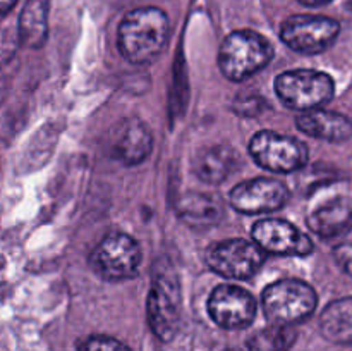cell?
<instances>
[{
  "label": "cell",
  "instance_id": "obj_1",
  "mask_svg": "<svg viewBox=\"0 0 352 351\" xmlns=\"http://www.w3.org/2000/svg\"><path fill=\"white\" fill-rule=\"evenodd\" d=\"M170 23L158 7H140L127 14L117 31V45L131 64H150L167 47Z\"/></svg>",
  "mask_w": 352,
  "mask_h": 351
},
{
  "label": "cell",
  "instance_id": "obj_2",
  "mask_svg": "<svg viewBox=\"0 0 352 351\" xmlns=\"http://www.w3.org/2000/svg\"><path fill=\"white\" fill-rule=\"evenodd\" d=\"M275 50L263 34L253 30L232 31L219 50V67L230 81H244L267 67Z\"/></svg>",
  "mask_w": 352,
  "mask_h": 351
},
{
  "label": "cell",
  "instance_id": "obj_3",
  "mask_svg": "<svg viewBox=\"0 0 352 351\" xmlns=\"http://www.w3.org/2000/svg\"><path fill=\"white\" fill-rule=\"evenodd\" d=\"M318 305V295L301 279H280L265 288L261 306L275 326H294L309 319Z\"/></svg>",
  "mask_w": 352,
  "mask_h": 351
},
{
  "label": "cell",
  "instance_id": "obj_4",
  "mask_svg": "<svg viewBox=\"0 0 352 351\" xmlns=\"http://www.w3.org/2000/svg\"><path fill=\"white\" fill-rule=\"evenodd\" d=\"M275 93L285 107L306 112L329 103L336 93V83L323 71L294 69L277 76Z\"/></svg>",
  "mask_w": 352,
  "mask_h": 351
},
{
  "label": "cell",
  "instance_id": "obj_5",
  "mask_svg": "<svg viewBox=\"0 0 352 351\" xmlns=\"http://www.w3.org/2000/svg\"><path fill=\"white\" fill-rule=\"evenodd\" d=\"M141 246L126 233H110L93 248L89 265L105 281H127L138 275L141 265Z\"/></svg>",
  "mask_w": 352,
  "mask_h": 351
},
{
  "label": "cell",
  "instance_id": "obj_6",
  "mask_svg": "<svg viewBox=\"0 0 352 351\" xmlns=\"http://www.w3.org/2000/svg\"><path fill=\"white\" fill-rule=\"evenodd\" d=\"M253 160L265 171L289 174L302 169L308 162V147L301 140L275 131H260L250 141Z\"/></svg>",
  "mask_w": 352,
  "mask_h": 351
},
{
  "label": "cell",
  "instance_id": "obj_7",
  "mask_svg": "<svg viewBox=\"0 0 352 351\" xmlns=\"http://www.w3.org/2000/svg\"><path fill=\"white\" fill-rule=\"evenodd\" d=\"M210 270L227 279L244 281L250 279L263 267L267 251L261 250L254 241L232 237L213 243L205 253Z\"/></svg>",
  "mask_w": 352,
  "mask_h": 351
},
{
  "label": "cell",
  "instance_id": "obj_8",
  "mask_svg": "<svg viewBox=\"0 0 352 351\" xmlns=\"http://www.w3.org/2000/svg\"><path fill=\"white\" fill-rule=\"evenodd\" d=\"M340 31L339 21L315 14H296L287 17L280 26V38L291 50L299 54H322Z\"/></svg>",
  "mask_w": 352,
  "mask_h": 351
},
{
  "label": "cell",
  "instance_id": "obj_9",
  "mask_svg": "<svg viewBox=\"0 0 352 351\" xmlns=\"http://www.w3.org/2000/svg\"><path fill=\"white\" fill-rule=\"evenodd\" d=\"M148 323L155 336L168 343L181 326V289L172 275L158 274L148 295Z\"/></svg>",
  "mask_w": 352,
  "mask_h": 351
},
{
  "label": "cell",
  "instance_id": "obj_10",
  "mask_svg": "<svg viewBox=\"0 0 352 351\" xmlns=\"http://www.w3.org/2000/svg\"><path fill=\"white\" fill-rule=\"evenodd\" d=\"M254 243L267 253L280 257H306L315 244L308 234L284 219H261L251 229Z\"/></svg>",
  "mask_w": 352,
  "mask_h": 351
},
{
  "label": "cell",
  "instance_id": "obj_11",
  "mask_svg": "<svg viewBox=\"0 0 352 351\" xmlns=\"http://www.w3.org/2000/svg\"><path fill=\"white\" fill-rule=\"evenodd\" d=\"M258 305L246 289L232 284H220L208 298V313L223 329H244L254 320Z\"/></svg>",
  "mask_w": 352,
  "mask_h": 351
},
{
  "label": "cell",
  "instance_id": "obj_12",
  "mask_svg": "<svg viewBox=\"0 0 352 351\" xmlns=\"http://www.w3.org/2000/svg\"><path fill=\"white\" fill-rule=\"evenodd\" d=\"M289 189L274 178H256L239 182L230 191V205L241 213L256 215L280 210L287 203Z\"/></svg>",
  "mask_w": 352,
  "mask_h": 351
},
{
  "label": "cell",
  "instance_id": "obj_13",
  "mask_svg": "<svg viewBox=\"0 0 352 351\" xmlns=\"http://www.w3.org/2000/svg\"><path fill=\"white\" fill-rule=\"evenodd\" d=\"M153 138L146 124L140 119H127L117 124L109 136V151L126 165L141 164L151 153Z\"/></svg>",
  "mask_w": 352,
  "mask_h": 351
},
{
  "label": "cell",
  "instance_id": "obj_14",
  "mask_svg": "<svg viewBox=\"0 0 352 351\" xmlns=\"http://www.w3.org/2000/svg\"><path fill=\"white\" fill-rule=\"evenodd\" d=\"M296 126L308 136L330 143H342L352 138V120L333 110H306L296 117Z\"/></svg>",
  "mask_w": 352,
  "mask_h": 351
},
{
  "label": "cell",
  "instance_id": "obj_15",
  "mask_svg": "<svg viewBox=\"0 0 352 351\" xmlns=\"http://www.w3.org/2000/svg\"><path fill=\"white\" fill-rule=\"evenodd\" d=\"M239 162L236 151L223 145H215L196 151L192 155L191 169L206 184H220L239 167Z\"/></svg>",
  "mask_w": 352,
  "mask_h": 351
},
{
  "label": "cell",
  "instance_id": "obj_16",
  "mask_svg": "<svg viewBox=\"0 0 352 351\" xmlns=\"http://www.w3.org/2000/svg\"><path fill=\"white\" fill-rule=\"evenodd\" d=\"M308 227L323 240L339 237L352 227V200L339 196L320 205L309 213Z\"/></svg>",
  "mask_w": 352,
  "mask_h": 351
},
{
  "label": "cell",
  "instance_id": "obj_17",
  "mask_svg": "<svg viewBox=\"0 0 352 351\" xmlns=\"http://www.w3.org/2000/svg\"><path fill=\"white\" fill-rule=\"evenodd\" d=\"M177 213L189 227L205 229L217 226L226 215L222 198L210 193H188L179 200Z\"/></svg>",
  "mask_w": 352,
  "mask_h": 351
},
{
  "label": "cell",
  "instance_id": "obj_18",
  "mask_svg": "<svg viewBox=\"0 0 352 351\" xmlns=\"http://www.w3.org/2000/svg\"><path fill=\"white\" fill-rule=\"evenodd\" d=\"M323 337L336 344H352V296L336 299L320 317Z\"/></svg>",
  "mask_w": 352,
  "mask_h": 351
},
{
  "label": "cell",
  "instance_id": "obj_19",
  "mask_svg": "<svg viewBox=\"0 0 352 351\" xmlns=\"http://www.w3.org/2000/svg\"><path fill=\"white\" fill-rule=\"evenodd\" d=\"M48 34V2L28 0L19 16V41L28 48H41Z\"/></svg>",
  "mask_w": 352,
  "mask_h": 351
},
{
  "label": "cell",
  "instance_id": "obj_20",
  "mask_svg": "<svg viewBox=\"0 0 352 351\" xmlns=\"http://www.w3.org/2000/svg\"><path fill=\"white\" fill-rule=\"evenodd\" d=\"M298 339V330L292 326H270L254 332L248 339L250 351H289Z\"/></svg>",
  "mask_w": 352,
  "mask_h": 351
},
{
  "label": "cell",
  "instance_id": "obj_21",
  "mask_svg": "<svg viewBox=\"0 0 352 351\" xmlns=\"http://www.w3.org/2000/svg\"><path fill=\"white\" fill-rule=\"evenodd\" d=\"M332 255L340 270L352 277V227L344 234H340L336 246H333Z\"/></svg>",
  "mask_w": 352,
  "mask_h": 351
},
{
  "label": "cell",
  "instance_id": "obj_22",
  "mask_svg": "<svg viewBox=\"0 0 352 351\" xmlns=\"http://www.w3.org/2000/svg\"><path fill=\"white\" fill-rule=\"evenodd\" d=\"M79 351H131L129 346L110 336H91L79 344Z\"/></svg>",
  "mask_w": 352,
  "mask_h": 351
},
{
  "label": "cell",
  "instance_id": "obj_23",
  "mask_svg": "<svg viewBox=\"0 0 352 351\" xmlns=\"http://www.w3.org/2000/svg\"><path fill=\"white\" fill-rule=\"evenodd\" d=\"M16 2L17 0H0V12H2V16H7L9 10L16 6Z\"/></svg>",
  "mask_w": 352,
  "mask_h": 351
},
{
  "label": "cell",
  "instance_id": "obj_24",
  "mask_svg": "<svg viewBox=\"0 0 352 351\" xmlns=\"http://www.w3.org/2000/svg\"><path fill=\"white\" fill-rule=\"evenodd\" d=\"M301 3H305V6L308 7H318V6H325V3L332 2V0H299Z\"/></svg>",
  "mask_w": 352,
  "mask_h": 351
}]
</instances>
